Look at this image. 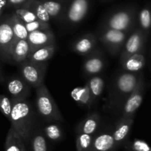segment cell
<instances>
[{
  "label": "cell",
  "mask_w": 151,
  "mask_h": 151,
  "mask_svg": "<svg viewBox=\"0 0 151 151\" xmlns=\"http://www.w3.org/2000/svg\"><path fill=\"white\" fill-rule=\"evenodd\" d=\"M27 40L31 50L45 46L56 45V37L52 29L36 30L28 33Z\"/></svg>",
  "instance_id": "obj_16"
},
{
  "label": "cell",
  "mask_w": 151,
  "mask_h": 151,
  "mask_svg": "<svg viewBox=\"0 0 151 151\" xmlns=\"http://www.w3.org/2000/svg\"><path fill=\"white\" fill-rule=\"evenodd\" d=\"M129 33L113 29L100 27L96 33L98 41L103 45L110 55L116 56L121 53Z\"/></svg>",
  "instance_id": "obj_4"
},
{
  "label": "cell",
  "mask_w": 151,
  "mask_h": 151,
  "mask_svg": "<svg viewBox=\"0 0 151 151\" xmlns=\"http://www.w3.org/2000/svg\"><path fill=\"white\" fill-rule=\"evenodd\" d=\"M113 125L102 126L94 136L93 142L90 151H117L112 136Z\"/></svg>",
  "instance_id": "obj_13"
},
{
  "label": "cell",
  "mask_w": 151,
  "mask_h": 151,
  "mask_svg": "<svg viewBox=\"0 0 151 151\" xmlns=\"http://www.w3.org/2000/svg\"><path fill=\"white\" fill-rule=\"evenodd\" d=\"M94 136L82 133H76V146L77 151H90Z\"/></svg>",
  "instance_id": "obj_29"
},
{
  "label": "cell",
  "mask_w": 151,
  "mask_h": 151,
  "mask_svg": "<svg viewBox=\"0 0 151 151\" xmlns=\"http://www.w3.org/2000/svg\"><path fill=\"white\" fill-rule=\"evenodd\" d=\"M35 91V108L42 121H57L62 122L64 121L63 116L45 83L36 88Z\"/></svg>",
  "instance_id": "obj_3"
},
{
  "label": "cell",
  "mask_w": 151,
  "mask_h": 151,
  "mask_svg": "<svg viewBox=\"0 0 151 151\" xmlns=\"http://www.w3.org/2000/svg\"><path fill=\"white\" fill-rule=\"evenodd\" d=\"M145 50L133 54L120 62L122 70L128 73H140L145 65Z\"/></svg>",
  "instance_id": "obj_20"
},
{
  "label": "cell",
  "mask_w": 151,
  "mask_h": 151,
  "mask_svg": "<svg viewBox=\"0 0 151 151\" xmlns=\"http://www.w3.org/2000/svg\"><path fill=\"white\" fill-rule=\"evenodd\" d=\"M27 0H8V4L14 6H19L25 3Z\"/></svg>",
  "instance_id": "obj_35"
},
{
  "label": "cell",
  "mask_w": 151,
  "mask_h": 151,
  "mask_svg": "<svg viewBox=\"0 0 151 151\" xmlns=\"http://www.w3.org/2000/svg\"><path fill=\"white\" fill-rule=\"evenodd\" d=\"M135 21L136 19L133 13L122 10L113 13L107 17L101 27L124 31L130 34L135 29Z\"/></svg>",
  "instance_id": "obj_6"
},
{
  "label": "cell",
  "mask_w": 151,
  "mask_h": 151,
  "mask_svg": "<svg viewBox=\"0 0 151 151\" xmlns=\"http://www.w3.org/2000/svg\"><path fill=\"white\" fill-rule=\"evenodd\" d=\"M13 107V101L9 96L5 94H0V112L8 119L11 118Z\"/></svg>",
  "instance_id": "obj_32"
},
{
  "label": "cell",
  "mask_w": 151,
  "mask_h": 151,
  "mask_svg": "<svg viewBox=\"0 0 151 151\" xmlns=\"http://www.w3.org/2000/svg\"><path fill=\"white\" fill-rule=\"evenodd\" d=\"M86 83L89 88L93 105L95 106L98 103L99 100L100 99L104 92L105 81L104 77L100 74L88 78Z\"/></svg>",
  "instance_id": "obj_23"
},
{
  "label": "cell",
  "mask_w": 151,
  "mask_h": 151,
  "mask_svg": "<svg viewBox=\"0 0 151 151\" xmlns=\"http://www.w3.org/2000/svg\"><path fill=\"white\" fill-rule=\"evenodd\" d=\"M14 14L24 23L32 22L38 20L37 17L35 15L34 13H33L30 10L27 9V8H24V7L17 8Z\"/></svg>",
  "instance_id": "obj_33"
},
{
  "label": "cell",
  "mask_w": 151,
  "mask_h": 151,
  "mask_svg": "<svg viewBox=\"0 0 151 151\" xmlns=\"http://www.w3.org/2000/svg\"><path fill=\"white\" fill-rule=\"evenodd\" d=\"M5 79H6V78L5 77V76H4L3 73H2V68H0V83L1 84L5 83Z\"/></svg>",
  "instance_id": "obj_37"
},
{
  "label": "cell",
  "mask_w": 151,
  "mask_h": 151,
  "mask_svg": "<svg viewBox=\"0 0 151 151\" xmlns=\"http://www.w3.org/2000/svg\"><path fill=\"white\" fill-rule=\"evenodd\" d=\"M82 65L84 75L87 78L100 75L106 65V59L99 47L93 53L85 56Z\"/></svg>",
  "instance_id": "obj_12"
},
{
  "label": "cell",
  "mask_w": 151,
  "mask_h": 151,
  "mask_svg": "<svg viewBox=\"0 0 151 151\" xmlns=\"http://www.w3.org/2000/svg\"><path fill=\"white\" fill-rule=\"evenodd\" d=\"M13 107L9 121L11 127L22 138L27 146L32 133L41 124L34 104L28 99H12Z\"/></svg>",
  "instance_id": "obj_1"
},
{
  "label": "cell",
  "mask_w": 151,
  "mask_h": 151,
  "mask_svg": "<svg viewBox=\"0 0 151 151\" xmlns=\"http://www.w3.org/2000/svg\"><path fill=\"white\" fill-rule=\"evenodd\" d=\"M25 27L28 33L36 31V30H49L51 29L50 24L49 23L44 22L41 20H36L34 22L29 23H24Z\"/></svg>",
  "instance_id": "obj_34"
},
{
  "label": "cell",
  "mask_w": 151,
  "mask_h": 151,
  "mask_svg": "<svg viewBox=\"0 0 151 151\" xmlns=\"http://www.w3.org/2000/svg\"><path fill=\"white\" fill-rule=\"evenodd\" d=\"M7 5H8V0H0V17Z\"/></svg>",
  "instance_id": "obj_36"
},
{
  "label": "cell",
  "mask_w": 151,
  "mask_h": 151,
  "mask_svg": "<svg viewBox=\"0 0 151 151\" xmlns=\"http://www.w3.org/2000/svg\"><path fill=\"white\" fill-rule=\"evenodd\" d=\"M138 27L140 28L145 34L148 36L151 30V11L147 8L142 9L138 17Z\"/></svg>",
  "instance_id": "obj_30"
},
{
  "label": "cell",
  "mask_w": 151,
  "mask_h": 151,
  "mask_svg": "<svg viewBox=\"0 0 151 151\" xmlns=\"http://www.w3.org/2000/svg\"><path fill=\"white\" fill-rule=\"evenodd\" d=\"M88 0H73L64 15V22L69 27H75L83 21L88 14Z\"/></svg>",
  "instance_id": "obj_11"
},
{
  "label": "cell",
  "mask_w": 151,
  "mask_h": 151,
  "mask_svg": "<svg viewBox=\"0 0 151 151\" xmlns=\"http://www.w3.org/2000/svg\"><path fill=\"white\" fill-rule=\"evenodd\" d=\"M56 50V44L39 47L30 51L27 60L36 63H47L54 55Z\"/></svg>",
  "instance_id": "obj_24"
},
{
  "label": "cell",
  "mask_w": 151,
  "mask_h": 151,
  "mask_svg": "<svg viewBox=\"0 0 151 151\" xmlns=\"http://www.w3.org/2000/svg\"><path fill=\"white\" fill-rule=\"evenodd\" d=\"M135 118H120L112 128V136L118 148L124 147L128 141L129 135Z\"/></svg>",
  "instance_id": "obj_15"
},
{
  "label": "cell",
  "mask_w": 151,
  "mask_h": 151,
  "mask_svg": "<svg viewBox=\"0 0 151 151\" xmlns=\"http://www.w3.org/2000/svg\"><path fill=\"white\" fill-rule=\"evenodd\" d=\"M24 8H27L33 13H34L39 20H41L46 23H49L50 22V16L46 11L42 2H27V5Z\"/></svg>",
  "instance_id": "obj_28"
},
{
  "label": "cell",
  "mask_w": 151,
  "mask_h": 151,
  "mask_svg": "<svg viewBox=\"0 0 151 151\" xmlns=\"http://www.w3.org/2000/svg\"><path fill=\"white\" fill-rule=\"evenodd\" d=\"M145 89V79H144L143 73H142L137 85L124 103L121 114L119 117L120 118H135V113L143 101Z\"/></svg>",
  "instance_id": "obj_7"
},
{
  "label": "cell",
  "mask_w": 151,
  "mask_h": 151,
  "mask_svg": "<svg viewBox=\"0 0 151 151\" xmlns=\"http://www.w3.org/2000/svg\"><path fill=\"white\" fill-rule=\"evenodd\" d=\"M101 127V117L98 112L93 111L78 124L76 133H82L95 136Z\"/></svg>",
  "instance_id": "obj_17"
},
{
  "label": "cell",
  "mask_w": 151,
  "mask_h": 151,
  "mask_svg": "<svg viewBox=\"0 0 151 151\" xmlns=\"http://www.w3.org/2000/svg\"><path fill=\"white\" fill-rule=\"evenodd\" d=\"M150 151H151V150H150Z\"/></svg>",
  "instance_id": "obj_39"
},
{
  "label": "cell",
  "mask_w": 151,
  "mask_h": 151,
  "mask_svg": "<svg viewBox=\"0 0 151 151\" xmlns=\"http://www.w3.org/2000/svg\"><path fill=\"white\" fill-rule=\"evenodd\" d=\"M124 151H129V150H126V149H125V150H124Z\"/></svg>",
  "instance_id": "obj_38"
},
{
  "label": "cell",
  "mask_w": 151,
  "mask_h": 151,
  "mask_svg": "<svg viewBox=\"0 0 151 151\" xmlns=\"http://www.w3.org/2000/svg\"><path fill=\"white\" fill-rule=\"evenodd\" d=\"M6 91L11 99H28L31 93V87L20 75L11 76L5 79Z\"/></svg>",
  "instance_id": "obj_10"
},
{
  "label": "cell",
  "mask_w": 151,
  "mask_h": 151,
  "mask_svg": "<svg viewBox=\"0 0 151 151\" xmlns=\"http://www.w3.org/2000/svg\"><path fill=\"white\" fill-rule=\"evenodd\" d=\"M50 142L43 133L40 124L32 133L27 144L28 151H50Z\"/></svg>",
  "instance_id": "obj_22"
},
{
  "label": "cell",
  "mask_w": 151,
  "mask_h": 151,
  "mask_svg": "<svg viewBox=\"0 0 151 151\" xmlns=\"http://www.w3.org/2000/svg\"><path fill=\"white\" fill-rule=\"evenodd\" d=\"M19 75L32 88L36 89L44 84L47 63H36L26 60L19 64Z\"/></svg>",
  "instance_id": "obj_5"
},
{
  "label": "cell",
  "mask_w": 151,
  "mask_h": 151,
  "mask_svg": "<svg viewBox=\"0 0 151 151\" xmlns=\"http://www.w3.org/2000/svg\"><path fill=\"white\" fill-rule=\"evenodd\" d=\"M124 147L129 151H150L151 150L150 146L146 142L137 139L132 142L127 141Z\"/></svg>",
  "instance_id": "obj_31"
},
{
  "label": "cell",
  "mask_w": 151,
  "mask_h": 151,
  "mask_svg": "<svg viewBox=\"0 0 151 151\" xmlns=\"http://www.w3.org/2000/svg\"><path fill=\"white\" fill-rule=\"evenodd\" d=\"M61 122H42L41 129L50 143H58L63 139L65 133Z\"/></svg>",
  "instance_id": "obj_19"
},
{
  "label": "cell",
  "mask_w": 151,
  "mask_h": 151,
  "mask_svg": "<svg viewBox=\"0 0 151 151\" xmlns=\"http://www.w3.org/2000/svg\"><path fill=\"white\" fill-rule=\"evenodd\" d=\"M16 40L10 17H0V57L5 62H10V53Z\"/></svg>",
  "instance_id": "obj_8"
},
{
  "label": "cell",
  "mask_w": 151,
  "mask_h": 151,
  "mask_svg": "<svg viewBox=\"0 0 151 151\" xmlns=\"http://www.w3.org/2000/svg\"><path fill=\"white\" fill-rule=\"evenodd\" d=\"M147 36L139 27H136L129 34L122 50L120 53V62L133 54L145 50V43Z\"/></svg>",
  "instance_id": "obj_9"
},
{
  "label": "cell",
  "mask_w": 151,
  "mask_h": 151,
  "mask_svg": "<svg viewBox=\"0 0 151 151\" xmlns=\"http://www.w3.org/2000/svg\"><path fill=\"white\" fill-rule=\"evenodd\" d=\"M5 151H28L27 145L22 138L11 126L5 139Z\"/></svg>",
  "instance_id": "obj_25"
},
{
  "label": "cell",
  "mask_w": 151,
  "mask_h": 151,
  "mask_svg": "<svg viewBox=\"0 0 151 151\" xmlns=\"http://www.w3.org/2000/svg\"><path fill=\"white\" fill-rule=\"evenodd\" d=\"M31 49L27 40H17L10 53V63L19 64L27 59Z\"/></svg>",
  "instance_id": "obj_18"
},
{
  "label": "cell",
  "mask_w": 151,
  "mask_h": 151,
  "mask_svg": "<svg viewBox=\"0 0 151 151\" xmlns=\"http://www.w3.org/2000/svg\"><path fill=\"white\" fill-rule=\"evenodd\" d=\"M142 73H128L122 70L114 77L107 97V107L114 115L120 116L123 106L134 91Z\"/></svg>",
  "instance_id": "obj_2"
},
{
  "label": "cell",
  "mask_w": 151,
  "mask_h": 151,
  "mask_svg": "<svg viewBox=\"0 0 151 151\" xmlns=\"http://www.w3.org/2000/svg\"><path fill=\"white\" fill-rule=\"evenodd\" d=\"M13 31L17 40H27L28 36V31L25 27V24L15 14L10 17Z\"/></svg>",
  "instance_id": "obj_27"
},
{
  "label": "cell",
  "mask_w": 151,
  "mask_h": 151,
  "mask_svg": "<svg viewBox=\"0 0 151 151\" xmlns=\"http://www.w3.org/2000/svg\"><path fill=\"white\" fill-rule=\"evenodd\" d=\"M70 94L71 98L82 108L88 110H91V109L93 108V102L87 83H85L83 86L76 87L73 89Z\"/></svg>",
  "instance_id": "obj_21"
},
{
  "label": "cell",
  "mask_w": 151,
  "mask_h": 151,
  "mask_svg": "<svg viewBox=\"0 0 151 151\" xmlns=\"http://www.w3.org/2000/svg\"><path fill=\"white\" fill-rule=\"evenodd\" d=\"M98 38L95 33H85L78 37L71 45L74 53L86 56L98 48Z\"/></svg>",
  "instance_id": "obj_14"
},
{
  "label": "cell",
  "mask_w": 151,
  "mask_h": 151,
  "mask_svg": "<svg viewBox=\"0 0 151 151\" xmlns=\"http://www.w3.org/2000/svg\"><path fill=\"white\" fill-rule=\"evenodd\" d=\"M42 4L50 19L55 20L63 19V5L60 2L54 0H45Z\"/></svg>",
  "instance_id": "obj_26"
}]
</instances>
